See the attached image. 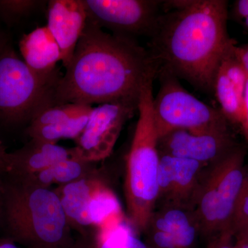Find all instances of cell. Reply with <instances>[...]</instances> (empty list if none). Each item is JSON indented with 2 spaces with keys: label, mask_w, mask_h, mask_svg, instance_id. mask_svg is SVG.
Wrapping results in <instances>:
<instances>
[{
  "label": "cell",
  "mask_w": 248,
  "mask_h": 248,
  "mask_svg": "<svg viewBox=\"0 0 248 248\" xmlns=\"http://www.w3.org/2000/svg\"><path fill=\"white\" fill-rule=\"evenodd\" d=\"M157 64L136 40L105 32L88 20L57 86L55 104L139 103Z\"/></svg>",
  "instance_id": "6da1fadb"
},
{
  "label": "cell",
  "mask_w": 248,
  "mask_h": 248,
  "mask_svg": "<svg viewBox=\"0 0 248 248\" xmlns=\"http://www.w3.org/2000/svg\"><path fill=\"white\" fill-rule=\"evenodd\" d=\"M164 4L172 11L161 14L150 37L152 58L159 70L214 93L222 60L236 42L228 35V1L179 0Z\"/></svg>",
  "instance_id": "7a4b0ae2"
},
{
  "label": "cell",
  "mask_w": 248,
  "mask_h": 248,
  "mask_svg": "<svg viewBox=\"0 0 248 248\" xmlns=\"http://www.w3.org/2000/svg\"><path fill=\"white\" fill-rule=\"evenodd\" d=\"M71 231L54 189L0 174V231L4 239L28 248H72Z\"/></svg>",
  "instance_id": "3957f363"
},
{
  "label": "cell",
  "mask_w": 248,
  "mask_h": 248,
  "mask_svg": "<svg viewBox=\"0 0 248 248\" xmlns=\"http://www.w3.org/2000/svg\"><path fill=\"white\" fill-rule=\"evenodd\" d=\"M153 86L151 81L142 89L139 118L125 156V219L137 234L144 232L157 199L159 137L153 111Z\"/></svg>",
  "instance_id": "277c9868"
},
{
  "label": "cell",
  "mask_w": 248,
  "mask_h": 248,
  "mask_svg": "<svg viewBox=\"0 0 248 248\" xmlns=\"http://www.w3.org/2000/svg\"><path fill=\"white\" fill-rule=\"evenodd\" d=\"M62 76L59 68L48 76L34 73L6 46L0 51V128H27L40 112L55 106Z\"/></svg>",
  "instance_id": "5b68a950"
},
{
  "label": "cell",
  "mask_w": 248,
  "mask_h": 248,
  "mask_svg": "<svg viewBox=\"0 0 248 248\" xmlns=\"http://www.w3.org/2000/svg\"><path fill=\"white\" fill-rule=\"evenodd\" d=\"M246 150L238 146L207 166L194 204L201 238L209 239L231 231L235 206L246 174Z\"/></svg>",
  "instance_id": "8992f818"
},
{
  "label": "cell",
  "mask_w": 248,
  "mask_h": 248,
  "mask_svg": "<svg viewBox=\"0 0 248 248\" xmlns=\"http://www.w3.org/2000/svg\"><path fill=\"white\" fill-rule=\"evenodd\" d=\"M157 78L160 89L154 97L153 111L159 138L179 129L195 133L231 130L229 122L220 109L210 107L190 94L177 77L159 70Z\"/></svg>",
  "instance_id": "52a82bcc"
},
{
  "label": "cell",
  "mask_w": 248,
  "mask_h": 248,
  "mask_svg": "<svg viewBox=\"0 0 248 248\" xmlns=\"http://www.w3.org/2000/svg\"><path fill=\"white\" fill-rule=\"evenodd\" d=\"M105 174L98 168L84 179L54 188L72 230L79 234L124 221L120 202Z\"/></svg>",
  "instance_id": "ba28073f"
},
{
  "label": "cell",
  "mask_w": 248,
  "mask_h": 248,
  "mask_svg": "<svg viewBox=\"0 0 248 248\" xmlns=\"http://www.w3.org/2000/svg\"><path fill=\"white\" fill-rule=\"evenodd\" d=\"M87 19L113 35L136 40L139 36L151 37L163 7L156 0H83Z\"/></svg>",
  "instance_id": "9c48e42d"
},
{
  "label": "cell",
  "mask_w": 248,
  "mask_h": 248,
  "mask_svg": "<svg viewBox=\"0 0 248 248\" xmlns=\"http://www.w3.org/2000/svg\"><path fill=\"white\" fill-rule=\"evenodd\" d=\"M139 103L113 102L93 108L86 127L72 148L73 157L99 163L110 156L125 122Z\"/></svg>",
  "instance_id": "30bf717a"
},
{
  "label": "cell",
  "mask_w": 248,
  "mask_h": 248,
  "mask_svg": "<svg viewBox=\"0 0 248 248\" xmlns=\"http://www.w3.org/2000/svg\"><path fill=\"white\" fill-rule=\"evenodd\" d=\"M159 155L156 207L169 205L193 210L208 166L192 160Z\"/></svg>",
  "instance_id": "8fae6325"
},
{
  "label": "cell",
  "mask_w": 248,
  "mask_h": 248,
  "mask_svg": "<svg viewBox=\"0 0 248 248\" xmlns=\"http://www.w3.org/2000/svg\"><path fill=\"white\" fill-rule=\"evenodd\" d=\"M239 146L231 130L195 133L174 130L160 137L159 154L170 155L209 166L231 153Z\"/></svg>",
  "instance_id": "7c38bea8"
},
{
  "label": "cell",
  "mask_w": 248,
  "mask_h": 248,
  "mask_svg": "<svg viewBox=\"0 0 248 248\" xmlns=\"http://www.w3.org/2000/svg\"><path fill=\"white\" fill-rule=\"evenodd\" d=\"M143 234L151 248H195L201 237L193 210L169 205L155 208Z\"/></svg>",
  "instance_id": "4fadbf2b"
},
{
  "label": "cell",
  "mask_w": 248,
  "mask_h": 248,
  "mask_svg": "<svg viewBox=\"0 0 248 248\" xmlns=\"http://www.w3.org/2000/svg\"><path fill=\"white\" fill-rule=\"evenodd\" d=\"M47 27L58 42L65 68L69 64L82 35L87 14L83 0H50Z\"/></svg>",
  "instance_id": "5bb4252c"
},
{
  "label": "cell",
  "mask_w": 248,
  "mask_h": 248,
  "mask_svg": "<svg viewBox=\"0 0 248 248\" xmlns=\"http://www.w3.org/2000/svg\"><path fill=\"white\" fill-rule=\"evenodd\" d=\"M236 42L225 54L217 71L214 94L230 124L240 125L248 75L236 56Z\"/></svg>",
  "instance_id": "9a60e30c"
},
{
  "label": "cell",
  "mask_w": 248,
  "mask_h": 248,
  "mask_svg": "<svg viewBox=\"0 0 248 248\" xmlns=\"http://www.w3.org/2000/svg\"><path fill=\"white\" fill-rule=\"evenodd\" d=\"M70 157H73L72 148L31 139L22 148L8 153L6 173L31 175Z\"/></svg>",
  "instance_id": "2e32d148"
},
{
  "label": "cell",
  "mask_w": 248,
  "mask_h": 248,
  "mask_svg": "<svg viewBox=\"0 0 248 248\" xmlns=\"http://www.w3.org/2000/svg\"><path fill=\"white\" fill-rule=\"evenodd\" d=\"M19 47L22 60L34 73L48 76L58 69L61 50L46 25L23 35Z\"/></svg>",
  "instance_id": "e0dca14e"
},
{
  "label": "cell",
  "mask_w": 248,
  "mask_h": 248,
  "mask_svg": "<svg viewBox=\"0 0 248 248\" xmlns=\"http://www.w3.org/2000/svg\"><path fill=\"white\" fill-rule=\"evenodd\" d=\"M72 248H151L127 221L108 223L79 234Z\"/></svg>",
  "instance_id": "ac0fdd59"
},
{
  "label": "cell",
  "mask_w": 248,
  "mask_h": 248,
  "mask_svg": "<svg viewBox=\"0 0 248 248\" xmlns=\"http://www.w3.org/2000/svg\"><path fill=\"white\" fill-rule=\"evenodd\" d=\"M97 164L73 156L59 161L36 174L18 176H21L27 182L38 187L50 188L52 186L66 185L88 177L97 170Z\"/></svg>",
  "instance_id": "d6986e66"
},
{
  "label": "cell",
  "mask_w": 248,
  "mask_h": 248,
  "mask_svg": "<svg viewBox=\"0 0 248 248\" xmlns=\"http://www.w3.org/2000/svg\"><path fill=\"white\" fill-rule=\"evenodd\" d=\"M93 110V106L79 103H67L52 106L36 116L27 128L66 123L81 117H89Z\"/></svg>",
  "instance_id": "ffe728a7"
},
{
  "label": "cell",
  "mask_w": 248,
  "mask_h": 248,
  "mask_svg": "<svg viewBox=\"0 0 248 248\" xmlns=\"http://www.w3.org/2000/svg\"><path fill=\"white\" fill-rule=\"evenodd\" d=\"M90 116L66 123L46 125L40 128H28L26 129V132L31 139L48 143H57L59 140L63 139L76 140L84 130Z\"/></svg>",
  "instance_id": "44dd1931"
},
{
  "label": "cell",
  "mask_w": 248,
  "mask_h": 248,
  "mask_svg": "<svg viewBox=\"0 0 248 248\" xmlns=\"http://www.w3.org/2000/svg\"><path fill=\"white\" fill-rule=\"evenodd\" d=\"M46 2L40 0H0V19L9 24L19 22Z\"/></svg>",
  "instance_id": "7402d4cb"
},
{
  "label": "cell",
  "mask_w": 248,
  "mask_h": 248,
  "mask_svg": "<svg viewBox=\"0 0 248 248\" xmlns=\"http://www.w3.org/2000/svg\"><path fill=\"white\" fill-rule=\"evenodd\" d=\"M248 228V167L232 219L231 231L234 236Z\"/></svg>",
  "instance_id": "603a6c76"
},
{
  "label": "cell",
  "mask_w": 248,
  "mask_h": 248,
  "mask_svg": "<svg viewBox=\"0 0 248 248\" xmlns=\"http://www.w3.org/2000/svg\"><path fill=\"white\" fill-rule=\"evenodd\" d=\"M234 241L232 233L225 232L209 239L206 248H235Z\"/></svg>",
  "instance_id": "cb8c5ba5"
},
{
  "label": "cell",
  "mask_w": 248,
  "mask_h": 248,
  "mask_svg": "<svg viewBox=\"0 0 248 248\" xmlns=\"http://www.w3.org/2000/svg\"><path fill=\"white\" fill-rule=\"evenodd\" d=\"M233 15L236 19L243 21L245 27L248 30V0L235 1Z\"/></svg>",
  "instance_id": "d4e9b609"
},
{
  "label": "cell",
  "mask_w": 248,
  "mask_h": 248,
  "mask_svg": "<svg viewBox=\"0 0 248 248\" xmlns=\"http://www.w3.org/2000/svg\"><path fill=\"white\" fill-rule=\"evenodd\" d=\"M241 130L245 140L248 145V76L246 91H245L244 106H243L242 117L240 123Z\"/></svg>",
  "instance_id": "484cf974"
},
{
  "label": "cell",
  "mask_w": 248,
  "mask_h": 248,
  "mask_svg": "<svg viewBox=\"0 0 248 248\" xmlns=\"http://www.w3.org/2000/svg\"><path fill=\"white\" fill-rule=\"evenodd\" d=\"M236 56L244 67L248 76V44L243 46H236L235 47Z\"/></svg>",
  "instance_id": "4316f807"
},
{
  "label": "cell",
  "mask_w": 248,
  "mask_h": 248,
  "mask_svg": "<svg viewBox=\"0 0 248 248\" xmlns=\"http://www.w3.org/2000/svg\"><path fill=\"white\" fill-rule=\"evenodd\" d=\"M235 248H248V230L234 236Z\"/></svg>",
  "instance_id": "83f0119b"
},
{
  "label": "cell",
  "mask_w": 248,
  "mask_h": 248,
  "mask_svg": "<svg viewBox=\"0 0 248 248\" xmlns=\"http://www.w3.org/2000/svg\"><path fill=\"white\" fill-rule=\"evenodd\" d=\"M6 148L0 142V174L8 172L7 154Z\"/></svg>",
  "instance_id": "f1b7e54d"
},
{
  "label": "cell",
  "mask_w": 248,
  "mask_h": 248,
  "mask_svg": "<svg viewBox=\"0 0 248 248\" xmlns=\"http://www.w3.org/2000/svg\"><path fill=\"white\" fill-rule=\"evenodd\" d=\"M0 248H20V247H19L14 241L3 238L0 241Z\"/></svg>",
  "instance_id": "f546056e"
},
{
  "label": "cell",
  "mask_w": 248,
  "mask_h": 248,
  "mask_svg": "<svg viewBox=\"0 0 248 248\" xmlns=\"http://www.w3.org/2000/svg\"><path fill=\"white\" fill-rule=\"evenodd\" d=\"M9 42L4 32L0 29V51L2 50L8 45Z\"/></svg>",
  "instance_id": "4dcf8cb0"
},
{
  "label": "cell",
  "mask_w": 248,
  "mask_h": 248,
  "mask_svg": "<svg viewBox=\"0 0 248 248\" xmlns=\"http://www.w3.org/2000/svg\"><path fill=\"white\" fill-rule=\"evenodd\" d=\"M246 230H248V229H246ZM245 231H246V230H245Z\"/></svg>",
  "instance_id": "1f68e13d"
}]
</instances>
